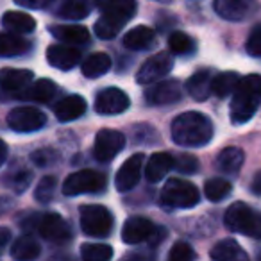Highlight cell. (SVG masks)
I'll return each instance as SVG.
<instances>
[{"label": "cell", "instance_id": "1", "mask_svg": "<svg viewBox=\"0 0 261 261\" xmlns=\"http://www.w3.org/2000/svg\"><path fill=\"white\" fill-rule=\"evenodd\" d=\"M172 140L181 147H204L213 140V123L204 113L188 111L172 122Z\"/></svg>", "mask_w": 261, "mask_h": 261}, {"label": "cell", "instance_id": "2", "mask_svg": "<svg viewBox=\"0 0 261 261\" xmlns=\"http://www.w3.org/2000/svg\"><path fill=\"white\" fill-rule=\"evenodd\" d=\"M261 106V75L250 73L238 81L234 91H232L231 102V122L234 125L249 122Z\"/></svg>", "mask_w": 261, "mask_h": 261}, {"label": "cell", "instance_id": "3", "mask_svg": "<svg viewBox=\"0 0 261 261\" xmlns=\"http://www.w3.org/2000/svg\"><path fill=\"white\" fill-rule=\"evenodd\" d=\"M100 18L95 22V34L102 40H113L136 13L135 0H95Z\"/></svg>", "mask_w": 261, "mask_h": 261}, {"label": "cell", "instance_id": "4", "mask_svg": "<svg viewBox=\"0 0 261 261\" xmlns=\"http://www.w3.org/2000/svg\"><path fill=\"white\" fill-rule=\"evenodd\" d=\"M20 225L23 231H38L41 238L50 243H66L72 240V229L58 213H31Z\"/></svg>", "mask_w": 261, "mask_h": 261}, {"label": "cell", "instance_id": "5", "mask_svg": "<svg viewBox=\"0 0 261 261\" xmlns=\"http://www.w3.org/2000/svg\"><path fill=\"white\" fill-rule=\"evenodd\" d=\"M224 224L229 231L261 240V213L245 202H234L224 215Z\"/></svg>", "mask_w": 261, "mask_h": 261}, {"label": "cell", "instance_id": "6", "mask_svg": "<svg viewBox=\"0 0 261 261\" xmlns=\"http://www.w3.org/2000/svg\"><path fill=\"white\" fill-rule=\"evenodd\" d=\"M200 202V192L190 181L172 177L161 192V204L167 210H188Z\"/></svg>", "mask_w": 261, "mask_h": 261}, {"label": "cell", "instance_id": "7", "mask_svg": "<svg viewBox=\"0 0 261 261\" xmlns=\"http://www.w3.org/2000/svg\"><path fill=\"white\" fill-rule=\"evenodd\" d=\"M81 229L84 234L93 238H106L111 234L115 218L113 213L102 204H86L81 206Z\"/></svg>", "mask_w": 261, "mask_h": 261}, {"label": "cell", "instance_id": "8", "mask_svg": "<svg viewBox=\"0 0 261 261\" xmlns=\"http://www.w3.org/2000/svg\"><path fill=\"white\" fill-rule=\"evenodd\" d=\"M108 186L104 174L95 170H79L70 174L63 182V193L66 197L84 195V193H100Z\"/></svg>", "mask_w": 261, "mask_h": 261}, {"label": "cell", "instance_id": "9", "mask_svg": "<svg viewBox=\"0 0 261 261\" xmlns=\"http://www.w3.org/2000/svg\"><path fill=\"white\" fill-rule=\"evenodd\" d=\"M160 229H158L147 217H130V218H127L122 227V240L127 245H140V243H143V242L156 243L158 240L165 238V236L160 238V234H158Z\"/></svg>", "mask_w": 261, "mask_h": 261}, {"label": "cell", "instance_id": "10", "mask_svg": "<svg viewBox=\"0 0 261 261\" xmlns=\"http://www.w3.org/2000/svg\"><path fill=\"white\" fill-rule=\"evenodd\" d=\"M125 147V136L116 129H100L95 136L93 156L100 163H109Z\"/></svg>", "mask_w": 261, "mask_h": 261}, {"label": "cell", "instance_id": "11", "mask_svg": "<svg viewBox=\"0 0 261 261\" xmlns=\"http://www.w3.org/2000/svg\"><path fill=\"white\" fill-rule=\"evenodd\" d=\"M47 116L33 106H20L8 115V125L16 133H34L45 127Z\"/></svg>", "mask_w": 261, "mask_h": 261}, {"label": "cell", "instance_id": "12", "mask_svg": "<svg viewBox=\"0 0 261 261\" xmlns=\"http://www.w3.org/2000/svg\"><path fill=\"white\" fill-rule=\"evenodd\" d=\"M174 68V59L168 52H158L156 56L149 58L142 65V68L136 73V83L138 84H152L163 79Z\"/></svg>", "mask_w": 261, "mask_h": 261}, {"label": "cell", "instance_id": "13", "mask_svg": "<svg viewBox=\"0 0 261 261\" xmlns=\"http://www.w3.org/2000/svg\"><path fill=\"white\" fill-rule=\"evenodd\" d=\"M130 106V98L120 88H106L98 91L95 98V111L98 115H120L127 111Z\"/></svg>", "mask_w": 261, "mask_h": 261}, {"label": "cell", "instance_id": "14", "mask_svg": "<svg viewBox=\"0 0 261 261\" xmlns=\"http://www.w3.org/2000/svg\"><path fill=\"white\" fill-rule=\"evenodd\" d=\"M143 163H145V156L142 152L133 154L123 161V165L118 168L115 177V186L118 192H130L138 185L140 177H142Z\"/></svg>", "mask_w": 261, "mask_h": 261}, {"label": "cell", "instance_id": "15", "mask_svg": "<svg viewBox=\"0 0 261 261\" xmlns=\"http://www.w3.org/2000/svg\"><path fill=\"white\" fill-rule=\"evenodd\" d=\"M254 0H215L213 9L220 18L229 22H242L256 13Z\"/></svg>", "mask_w": 261, "mask_h": 261}, {"label": "cell", "instance_id": "16", "mask_svg": "<svg viewBox=\"0 0 261 261\" xmlns=\"http://www.w3.org/2000/svg\"><path fill=\"white\" fill-rule=\"evenodd\" d=\"M34 79L31 70L22 68H2L0 70V91L13 97H20Z\"/></svg>", "mask_w": 261, "mask_h": 261}, {"label": "cell", "instance_id": "17", "mask_svg": "<svg viewBox=\"0 0 261 261\" xmlns=\"http://www.w3.org/2000/svg\"><path fill=\"white\" fill-rule=\"evenodd\" d=\"M181 95L179 81H163V83L158 81V84L145 91V100L150 106H167L177 102Z\"/></svg>", "mask_w": 261, "mask_h": 261}, {"label": "cell", "instance_id": "18", "mask_svg": "<svg viewBox=\"0 0 261 261\" xmlns=\"http://www.w3.org/2000/svg\"><path fill=\"white\" fill-rule=\"evenodd\" d=\"M47 59L50 66L68 72L79 65L81 50L75 47H66V45H52L47 50Z\"/></svg>", "mask_w": 261, "mask_h": 261}, {"label": "cell", "instance_id": "19", "mask_svg": "<svg viewBox=\"0 0 261 261\" xmlns=\"http://www.w3.org/2000/svg\"><path fill=\"white\" fill-rule=\"evenodd\" d=\"M213 77L215 72L211 68H204L193 73L186 83V90H188L190 97L195 100H206L213 93Z\"/></svg>", "mask_w": 261, "mask_h": 261}, {"label": "cell", "instance_id": "20", "mask_svg": "<svg viewBox=\"0 0 261 261\" xmlns=\"http://www.w3.org/2000/svg\"><path fill=\"white\" fill-rule=\"evenodd\" d=\"M54 113L59 122H72L86 113V100L81 95H68L58 102Z\"/></svg>", "mask_w": 261, "mask_h": 261}, {"label": "cell", "instance_id": "21", "mask_svg": "<svg viewBox=\"0 0 261 261\" xmlns=\"http://www.w3.org/2000/svg\"><path fill=\"white\" fill-rule=\"evenodd\" d=\"M172 168H174V156L168 152H156L147 161L145 177L150 182H160Z\"/></svg>", "mask_w": 261, "mask_h": 261}, {"label": "cell", "instance_id": "22", "mask_svg": "<svg viewBox=\"0 0 261 261\" xmlns=\"http://www.w3.org/2000/svg\"><path fill=\"white\" fill-rule=\"evenodd\" d=\"M211 259L215 261H245L247 252L240 247V243L236 240L225 238L220 240L213 245L210 252Z\"/></svg>", "mask_w": 261, "mask_h": 261}, {"label": "cell", "instance_id": "23", "mask_svg": "<svg viewBox=\"0 0 261 261\" xmlns=\"http://www.w3.org/2000/svg\"><path fill=\"white\" fill-rule=\"evenodd\" d=\"M154 43H156V33L145 25L133 27L123 36V45L130 50H145V48L152 47Z\"/></svg>", "mask_w": 261, "mask_h": 261}, {"label": "cell", "instance_id": "24", "mask_svg": "<svg viewBox=\"0 0 261 261\" xmlns=\"http://www.w3.org/2000/svg\"><path fill=\"white\" fill-rule=\"evenodd\" d=\"M58 93V86L50 79H38L36 83L29 84L27 90L20 95V98L31 102H50Z\"/></svg>", "mask_w": 261, "mask_h": 261}, {"label": "cell", "instance_id": "25", "mask_svg": "<svg viewBox=\"0 0 261 261\" xmlns=\"http://www.w3.org/2000/svg\"><path fill=\"white\" fill-rule=\"evenodd\" d=\"M50 34L68 45H84L90 41V33L83 25H50Z\"/></svg>", "mask_w": 261, "mask_h": 261}, {"label": "cell", "instance_id": "26", "mask_svg": "<svg viewBox=\"0 0 261 261\" xmlns=\"http://www.w3.org/2000/svg\"><path fill=\"white\" fill-rule=\"evenodd\" d=\"M2 25L4 29L11 31V33H18V34H27L33 33L36 29V20L31 15L22 11H8L2 16Z\"/></svg>", "mask_w": 261, "mask_h": 261}, {"label": "cell", "instance_id": "27", "mask_svg": "<svg viewBox=\"0 0 261 261\" xmlns=\"http://www.w3.org/2000/svg\"><path fill=\"white\" fill-rule=\"evenodd\" d=\"M93 9V0H61L58 8V16L66 20H83Z\"/></svg>", "mask_w": 261, "mask_h": 261}, {"label": "cell", "instance_id": "28", "mask_svg": "<svg viewBox=\"0 0 261 261\" xmlns=\"http://www.w3.org/2000/svg\"><path fill=\"white\" fill-rule=\"evenodd\" d=\"M245 156H243L242 149L238 147H225L218 152L217 156V167L224 174H236L242 168Z\"/></svg>", "mask_w": 261, "mask_h": 261}, {"label": "cell", "instance_id": "29", "mask_svg": "<svg viewBox=\"0 0 261 261\" xmlns=\"http://www.w3.org/2000/svg\"><path fill=\"white\" fill-rule=\"evenodd\" d=\"M41 252L40 243L36 242V238L31 234H23L20 238H16V242L11 247V256L18 261H29L36 259Z\"/></svg>", "mask_w": 261, "mask_h": 261}, {"label": "cell", "instance_id": "30", "mask_svg": "<svg viewBox=\"0 0 261 261\" xmlns=\"http://www.w3.org/2000/svg\"><path fill=\"white\" fill-rule=\"evenodd\" d=\"M109 68H111V58L104 52H95V54L88 56L81 65L83 75L90 77V79H97V77L104 75L109 72Z\"/></svg>", "mask_w": 261, "mask_h": 261}, {"label": "cell", "instance_id": "31", "mask_svg": "<svg viewBox=\"0 0 261 261\" xmlns=\"http://www.w3.org/2000/svg\"><path fill=\"white\" fill-rule=\"evenodd\" d=\"M29 50V43L20 36L18 33H0V56L2 58H13Z\"/></svg>", "mask_w": 261, "mask_h": 261}, {"label": "cell", "instance_id": "32", "mask_svg": "<svg viewBox=\"0 0 261 261\" xmlns=\"http://www.w3.org/2000/svg\"><path fill=\"white\" fill-rule=\"evenodd\" d=\"M240 77L236 72H222L213 77V93L220 98H225L234 91Z\"/></svg>", "mask_w": 261, "mask_h": 261}, {"label": "cell", "instance_id": "33", "mask_svg": "<svg viewBox=\"0 0 261 261\" xmlns=\"http://www.w3.org/2000/svg\"><path fill=\"white\" fill-rule=\"evenodd\" d=\"M231 192H232L231 182L222 177H213V179H210V181H206V185H204V195H206L211 202H220L225 197H229Z\"/></svg>", "mask_w": 261, "mask_h": 261}, {"label": "cell", "instance_id": "34", "mask_svg": "<svg viewBox=\"0 0 261 261\" xmlns=\"http://www.w3.org/2000/svg\"><path fill=\"white\" fill-rule=\"evenodd\" d=\"M81 256L86 261H108L113 257V249L106 243H84L81 245Z\"/></svg>", "mask_w": 261, "mask_h": 261}, {"label": "cell", "instance_id": "35", "mask_svg": "<svg viewBox=\"0 0 261 261\" xmlns=\"http://www.w3.org/2000/svg\"><path fill=\"white\" fill-rule=\"evenodd\" d=\"M168 48L177 56H186L195 50V41L185 33H172L168 36Z\"/></svg>", "mask_w": 261, "mask_h": 261}, {"label": "cell", "instance_id": "36", "mask_svg": "<svg viewBox=\"0 0 261 261\" xmlns=\"http://www.w3.org/2000/svg\"><path fill=\"white\" fill-rule=\"evenodd\" d=\"M56 188H58V181L52 175H45L40 182H38L36 190H34V199L41 204H48L54 199Z\"/></svg>", "mask_w": 261, "mask_h": 261}, {"label": "cell", "instance_id": "37", "mask_svg": "<svg viewBox=\"0 0 261 261\" xmlns=\"http://www.w3.org/2000/svg\"><path fill=\"white\" fill-rule=\"evenodd\" d=\"M174 168L185 175H192L199 170V160L192 154H179L174 158Z\"/></svg>", "mask_w": 261, "mask_h": 261}, {"label": "cell", "instance_id": "38", "mask_svg": "<svg viewBox=\"0 0 261 261\" xmlns=\"http://www.w3.org/2000/svg\"><path fill=\"white\" fill-rule=\"evenodd\" d=\"M31 181H33L31 172L20 170V172H16V174H9L8 179H6V185H8L11 190H15V192L23 193L27 190V186L31 185Z\"/></svg>", "mask_w": 261, "mask_h": 261}, {"label": "cell", "instance_id": "39", "mask_svg": "<svg viewBox=\"0 0 261 261\" xmlns=\"http://www.w3.org/2000/svg\"><path fill=\"white\" fill-rule=\"evenodd\" d=\"M195 257H197L195 250L185 242H177L172 247L170 252H168V259L170 261H190V259H195Z\"/></svg>", "mask_w": 261, "mask_h": 261}, {"label": "cell", "instance_id": "40", "mask_svg": "<svg viewBox=\"0 0 261 261\" xmlns=\"http://www.w3.org/2000/svg\"><path fill=\"white\" fill-rule=\"evenodd\" d=\"M245 48H247V52H249V56H252V58H261V25L254 27V29L250 31L249 38H247Z\"/></svg>", "mask_w": 261, "mask_h": 261}, {"label": "cell", "instance_id": "41", "mask_svg": "<svg viewBox=\"0 0 261 261\" xmlns=\"http://www.w3.org/2000/svg\"><path fill=\"white\" fill-rule=\"evenodd\" d=\"M31 160H33L38 167L43 168V167H50V165H54L56 161H58V154H56L52 149H41V150L33 152Z\"/></svg>", "mask_w": 261, "mask_h": 261}, {"label": "cell", "instance_id": "42", "mask_svg": "<svg viewBox=\"0 0 261 261\" xmlns=\"http://www.w3.org/2000/svg\"><path fill=\"white\" fill-rule=\"evenodd\" d=\"M15 2L27 9H45L50 4H54L56 0H15Z\"/></svg>", "mask_w": 261, "mask_h": 261}, {"label": "cell", "instance_id": "43", "mask_svg": "<svg viewBox=\"0 0 261 261\" xmlns=\"http://www.w3.org/2000/svg\"><path fill=\"white\" fill-rule=\"evenodd\" d=\"M9 240H11V231L8 227H0V256H2L4 249L8 247Z\"/></svg>", "mask_w": 261, "mask_h": 261}, {"label": "cell", "instance_id": "44", "mask_svg": "<svg viewBox=\"0 0 261 261\" xmlns=\"http://www.w3.org/2000/svg\"><path fill=\"white\" fill-rule=\"evenodd\" d=\"M250 190H252L254 195H261V172L254 175L252 182H250Z\"/></svg>", "mask_w": 261, "mask_h": 261}, {"label": "cell", "instance_id": "45", "mask_svg": "<svg viewBox=\"0 0 261 261\" xmlns=\"http://www.w3.org/2000/svg\"><path fill=\"white\" fill-rule=\"evenodd\" d=\"M8 145H6L4 140H0V167L6 163V160H8Z\"/></svg>", "mask_w": 261, "mask_h": 261}, {"label": "cell", "instance_id": "46", "mask_svg": "<svg viewBox=\"0 0 261 261\" xmlns=\"http://www.w3.org/2000/svg\"><path fill=\"white\" fill-rule=\"evenodd\" d=\"M9 207H11V199H8V197H0V215H4Z\"/></svg>", "mask_w": 261, "mask_h": 261}, {"label": "cell", "instance_id": "47", "mask_svg": "<svg viewBox=\"0 0 261 261\" xmlns=\"http://www.w3.org/2000/svg\"><path fill=\"white\" fill-rule=\"evenodd\" d=\"M160 2H170V0H160Z\"/></svg>", "mask_w": 261, "mask_h": 261}]
</instances>
